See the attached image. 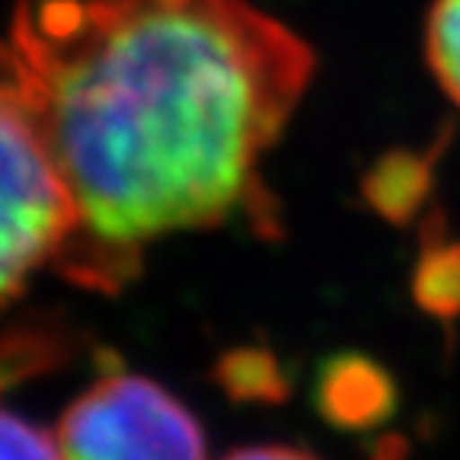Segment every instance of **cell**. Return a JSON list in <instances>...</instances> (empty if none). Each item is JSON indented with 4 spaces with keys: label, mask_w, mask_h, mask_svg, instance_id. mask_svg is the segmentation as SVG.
Here are the masks:
<instances>
[{
    "label": "cell",
    "mask_w": 460,
    "mask_h": 460,
    "mask_svg": "<svg viewBox=\"0 0 460 460\" xmlns=\"http://www.w3.org/2000/svg\"><path fill=\"white\" fill-rule=\"evenodd\" d=\"M0 460H61V447L55 435H45L16 412L0 410Z\"/></svg>",
    "instance_id": "cell-8"
},
{
    "label": "cell",
    "mask_w": 460,
    "mask_h": 460,
    "mask_svg": "<svg viewBox=\"0 0 460 460\" xmlns=\"http://www.w3.org/2000/svg\"><path fill=\"white\" fill-rule=\"evenodd\" d=\"M371 186H374V201H377L387 215L400 217L416 208L419 195L429 186V172L412 157L387 160V164H381V170L371 176Z\"/></svg>",
    "instance_id": "cell-6"
},
{
    "label": "cell",
    "mask_w": 460,
    "mask_h": 460,
    "mask_svg": "<svg viewBox=\"0 0 460 460\" xmlns=\"http://www.w3.org/2000/svg\"><path fill=\"white\" fill-rule=\"evenodd\" d=\"M330 396L345 394L349 400H342L332 410V416L352 419V422H367V419L381 416V410L387 406V384L384 374L377 367L365 365V361H352L349 367H336L330 381H326Z\"/></svg>",
    "instance_id": "cell-5"
},
{
    "label": "cell",
    "mask_w": 460,
    "mask_h": 460,
    "mask_svg": "<svg viewBox=\"0 0 460 460\" xmlns=\"http://www.w3.org/2000/svg\"><path fill=\"white\" fill-rule=\"evenodd\" d=\"M419 301L435 314H457L460 310V246L435 250L419 272Z\"/></svg>",
    "instance_id": "cell-7"
},
{
    "label": "cell",
    "mask_w": 460,
    "mask_h": 460,
    "mask_svg": "<svg viewBox=\"0 0 460 460\" xmlns=\"http://www.w3.org/2000/svg\"><path fill=\"white\" fill-rule=\"evenodd\" d=\"M61 460H205V435L170 390L112 374L71 402L58 425Z\"/></svg>",
    "instance_id": "cell-3"
},
{
    "label": "cell",
    "mask_w": 460,
    "mask_h": 460,
    "mask_svg": "<svg viewBox=\"0 0 460 460\" xmlns=\"http://www.w3.org/2000/svg\"><path fill=\"white\" fill-rule=\"evenodd\" d=\"M227 460H314V457L304 454V451H297V447L262 445V447H243V451H234Z\"/></svg>",
    "instance_id": "cell-9"
},
{
    "label": "cell",
    "mask_w": 460,
    "mask_h": 460,
    "mask_svg": "<svg viewBox=\"0 0 460 460\" xmlns=\"http://www.w3.org/2000/svg\"><path fill=\"white\" fill-rule=\"evenodd\" d=\"M80 211L16 93L0 80V307L74 243Z\"/></svg>",
    "instance_id": "cell-2"
},
{
    "label": "cell",
    "mask_w": 460,
    "mask_h": 460,
    "mask_svg": "<svg viewBox=\"0 0 460 460\" xmlns=\"http://www.w3.org/2000/svg\"><path fill=\"white\" fill-rule=\"evenodd\" d=\"M425 55L441 90L460 106V0H435L425 26Z\"/></svg>",
    "instance_id": "cell-4"
},
{
    "label": "cell",
    "mask_w": 460,
    "mask_h": 460,
    "mask_svg": "<svg viewBox=\"0 0 460 460\" xmlns=\"http://www.w3.org/2000/svg\"><path fill=\"white\" fill-rule=\"evenodd\" d=\"M310 77V45L250 0H22L0 42V80L112 252L246 208Z\"/></svg>",
    "instance_id": "cell-1"
}]
</instances>
